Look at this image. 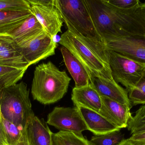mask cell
I'll return each mask as SVG.
<instances>
[{
	"mask_svg": "<svg viewBox=\"0 0 145 145\" xmlns=\"http://www.w3.org/2000/svg\"><path fill=\"white\" fill-rule=\"evenodd\" d=\"M84 1L101 38L105 35L145 37V19L140 4L124 9L112 6L106 0Z\"/></svg>",
	"mask_w": 145,
	"mask_h": 145,
	"instance_id": "6da1fadb",
	"label": "cell"
},
{
	"mask_svg": "<svg viewBox=\"0 0 145 145\" xmlns=\"http://www.w3.org/2000/svg\"><path fill=\"white\" fill-rule=\"evenodd\" d=\"M60 37L59 43L69 50L89 73L91 77L113 79L109 64L107 49L104 42L80 34L71 27Z\"/></svg>",
	"mask_w": 145,
	"mask_h": 145,
	"instance_id": "7a4b0ae2",
	"label": "cell"
},
{
	"mask_svg": "<svg viewBox=\"0 0 145 145\" xmlns=\"http://www.w3.org/2000/svg\"><path fill=\"white\" fill-rule=\"evenodd\" d=\"M71 79L51 61L36 66L34 71L31 93L33 99L44 105L51 104L63 98Z\"/></svg>",
	"mask_w": 145,
	"mask_h": 145,
	"instance_id": "3957f363",
	"label": "cell"
},
{
	"mask_svg": "<svg viewBox=\"0 0 145 145\" xmlns=\"http://www.w3.org/2000/svg\"><path fill=\"white\" fill-rule=\"evenodd\" d=\"M0 114L15 125L26 127L35 114L26 83L21 81L0 91Z\"/></svg>",
	"mask_w": 145,
	"mask_h": 145,
	"instance_id": "277c9868",
	"label": "cell"
},
{
	"mask_svg": "<svg viewBox=\"0 0 145 145\" xmlns=\"http://www.w3.org/2000/svg\"><path fill=\"white\" fill-rule=\"evenodd\" d=\"M58 3L67 27L84 36L103 42L93 24L84 0H58Z\"/></svg>",
	"mask_w": 145,
	"mask_h": 145,
	"instance_id": "5b68a950",
	"label": "cell"
},
{
	"mask_svg": "<svg viewBox=\"0 0 145 145\" xmlns=\"http://www.w3.org/2000/svg\"><path fill=\"white\" fill-rule=\"evenodd\" d=\"M109 64L113 80L129 92L142 76L145 66L126 56L107 49Z\"/></svg>",
	"mask_w": 145,
	"mask_h": 145,
	"instance_id": "8992f818",
	"label": "cell"
},
{
	"mask_svg": "<svg viewBox=\"0 0 145 145\" xmlns=\"http://www.w3.org/2000/svg\"><path fill=\"white\" fill-rule=\"evenodd\" d=\"M31 12L46 32L54 38L61 32L64 23L58 0H28Z\"/></svg>",
	"mask_w": 145,
	"mask_h": 145,
	"instance_id": "52a82bcc",
	"label": "cell"
},
{
	"mask_svg": "<svg viewBox=\"0 0 145 145\" xmlns=\"http://www.w3.org/2000/svg\"><path fill=\"white\" fill-rule=\"evenodd\" d=\"M102 39L107 49L145 66V37L105 35Z\"/></svg>",
	"mask_w": 145,
	"mask_h": 145,
	"instance_id": "ba28073f",
	"label": "cell"
},
{
	"mask_svg": "<svg viewBox=\"0 0 145 145\" xmlns=\"http://www.w3.org/2000/svg\"><path fill=\"white\" fill-rule=\"evenodd\" d=\"M16 45L29 66L54 55L58 46L54 39L45 31L25 43Z\"/></svg>",
	"mask_w": 145,
	"mask_h": 145,
	"instance_id": "9c48e42d",
	"label": "cell"
},
{
	"mask_svg": "<svg viewBox=\"0 0 145 145\" xmlns=\"http://www.w3.org/2000/svg\"><path fill=\"white\" fill-rule=\"evenodd\" d=\"M46 123L60 132L82 134L88 130L77 107H56L48 115Z\"/></svg>",
	"mask_w": 145,
	"mask_h": 145,
	"instance_id": "30bf717a",
	"label": "cell"
},
{
	"mask_svg": "<svg viewBox=\"0 0 145 145\" xmlns=\"http://www.w3.org/2000/svg\"><path fill=\"white\" fill-rule=\"evenodd\" d=\"M101 106L99 113L119 129L127 127L132 117L131 107L109 98L101 96Z\"/></svg>",
	"mask_w": 145,
	"mask_h": 145,
	"instance_id": "8fae6325",
	"label": "cell"
},
{
	"mask_svg": "<svg viewBox=\"0 0 145 145\" xmlns=\"http://www.w3.org/2000/svg\"><path fill=\"white\" fill-rule=\"evenodd\" d=\"M90 83L101 96H104L121 104L127 105L132 108V104L129 98L128 92L113 79L101 77H91Z\"/></svg>",
	"mask_w": 145,
	"mask_h": 145,
	"instance_id": "7c38bea8",
	"label": "cell"
},
{
	"mask_svg": "<svg viewBox=\"0 0 145 145\" xmlns=\"http://www.w3.org/2000/svg\"><path fill=\"white\" fill-rule=\"evenodd\" d=\"M0 65L26 70L29 66L12 37L8 35H0Z\"/></svg>",
	"mask_w": 145,
	"mask_h": 145,
	"instance_id": "4fadbf2b",
	"label": "cell"
},
{
	"mask_svg": "<svg viewBox=\"0 0 145 145\" xmlns=\"http://www.w3.org/2000/svg\"><path fill=\"white\" fill-rule=\"evenodd\" d=\"M43 119L34 115L26 127L28 145H52L53 133Z\"/></svg>",
	"mask_w": 145,
	"mask_h": 145,
	"instance_id": "5bb4252c",
	"label": "cell"
},
{
	"mask_svg": "<svg viewBox=\"0 0 145 145\" xmlns=\"http://www.w3.org/2000/svg\"><path fill=\"white\" fill-rule=\"evenodd\" d=\"M71 100L75 107L87 108L98 113L101 106V96L91 83L82 87H74Z\"/></svg>",
	"mask_w": 145,
	"mask_h": 145,
	"instance_id": "9a60e30c",
	"label": "cell"
},
{
	"mask_svg": "<svg viewBox=\"0 0 145 145\" xmlns=\"http://www.w3.org/2000/svg\"><path fill=\"white\" fill-rule=\"evenodd\" d=\"M60 50L65 66L75 82V87H82L89 84L91 76L84 66L67 48L63 46Z\"/></svg>",
	"mask_w": 145,
	"mask_h": 145,
	"instance_id": "2e32d148",
	"label": "cell"
},
{
	"mask_svg": "<svg viewBox=\"0 0 145 145\" xmlns=\"http://www.w3.org/2000/svg\"><path fill=\"white\" fill-rule=\"evenodd\" d=\"M78 109L87 125L88 130L92 132L95 136L105 135L121 130L112 125L98 112L82 107Z\"/></svg>",
	"mask_w": 145,
	"mask_h": 145,
	"instance_id": "e0dca14e",
	"label": "cell"
},
{
	"mask_svg": "<svg viewBox=\"0 0 145 145\" xmlns=\"http://www.w3.org/2000/svg\"><path fill=\"white\" fill-rule=\"evenodd\" d=\"M44 31L42 26L32 14L7 35L12 37L16 44L20 45L33 39Z\"/></svg>",
	"mask_w": 145,
	"mask_h": 145,
	"instance_id": "ac0fdd59",
	"label": "cell"
},
{
	"mask_svg": "<svg viewBox=\"0 0 145 145\" xmlns=\"http://www.w3.org/2000/svg\"><path fill=\"white\" fill-rule=\"evenodd\" d=\"M32 14L31 11H0V35H7Z\"/></svg>",
	"mask_w": 145,
	"mask_h": 145,
	"instance_id": "d6986e66",
	"label": "cell"
},
{
	"mask_svg": "<svg viewBox=\"0 0 145 145\" xmlns=\"http://www.w3.org/2000/svg\"><path fill=\"white\" fill-rule=\"evenodd\" d=\"M0 121L4 129L8 145H28L26 127L15 125L1 115Z\"/></svg>",
	"mask_w": 145,
	"mask_h": 145,
	"instance_id": "ffe728a7",
	"label": "cell"
},
{
	"mask_svg": "<svg viewBox=\"0 0 145 145\" xmlns=\"http://www.w3.org/2000/svg\"><path fill=\"white\" fill-rule=\"evenodd\" d=\"M26 71L0 65V91L17 84L22 79Z\"/></svg>",
	"mask_w": 145,
	"mask_h": 145,
	"instance_id": "44dd1931",
	"label": "cell"
},
{
	"mask_svg": "<svg viewBox=\"0 0 145 145\" xmlns=\"http://www.w3.org/2000/svg\"><path fill=\"white\" fill-rule=\"evenodd\" d=\"M52 145H93L82 134L59 132L52 134Z\"/></svg>",
	"mask_w": 145,
	"mask_h": 145,
	"instance_id": "7402d4cb",
	"label": "cell"
},
{
	"mask_svg": "<svg viewBox=\"0 0 145 145\" xmlns=\"http://www.w3.org/2000/svg\"><path fill=\"white\" fill-rule=\"evenodd\" d=\"M128 96L132 104H145V70L136 85L128 92Z\"/></svg>",
	"mask_w": 145,
	"mask_h": 145,
	"instance_id": "603a6c76",
	"label": "cell"
},
{
	"mask_svg": "<svg viewBox=\"0 0 145 145\" xmlns=\"http://www.w3.org/2000/svg\"><path fill=\"white\" fill-rule=\"evenodd\" d=\"M124 136L120 130L105 135L93 136L90 142L93 145H118L124 139Z\"/></svg>",
	"mask_w": 145,
	"mask_h": 145,
	"instance_id": "cb8c5ba5",
	"label": "cell"
},
{
	"mask_svg": "<svg viewBox=\"0 0 145 145\" xmlns=\"http://www.w3.org/2000/svg\"><path fill=\"white\" fill-rule=\"evenodd\" d=\"M0 11H31L28 0H0Z\"/></svg>",
	"mask_w": 145,
	"mask_h": 145,
	"instance_id": "d4e9b609",
	"label": "cell"
},
{
	"mask_svg": "<svg viewBox=\"0 0 145 145\" xmlns=\"http://www.w3.org/2000/svg\"><path fill=\"white\" fill-rule=\"evenodd\" d=\"M110 4L121 9H131L140 4L139 0H106Z\"/></svg>",
	"mask_w": 145,
	"mask_h": 145,
	"instance_id": "484cf974",
	"label": "cell"
},
{
	"mask_svg": "<svg viewBox=\"0 0 145 145\" xmlns=\"http://www.w3.org/2000/svg\"><path fill=\"white\" fill-rule=\"evenodd\" d=\"M127 128L132 135L145 132V121H129Z\"/></svg>",
	"mask_w": 145,
	"mask_h": 145,
	"instance_id": "4316f807",
	"label": "cell"
},
{
	"mask_svg": "<svg viewBox=\"0 0 145 145\" xmlns=\"http://www.w3.org/2000/svg\"><path fill=\"white\" fill-rule=\"evenodd\" d=\"M129 121H145V104L141 106L137 111L135 116H132Z\"/></svg>",
	"mask_w": 145,
	"mask_h": 145,
	"instance_id": "83f0119b",
	"label": "cell"
},
{
	"mask_svg": "<svg viewBox=\"0 0 145 145\" xmlns=\"http://www.w3.org/2000/svg\"><path fill=\"white\" fill-rule=\"evenodd\" d=\"M129 139L134 141H145V132L132 135Z\"/></svg>",
	"mask_w": 145,
	"mask_h": 145,
	"instance_id": "f1b7e54d",
	"label": "cell"
},
{
	"mask_svg": "<svg viewBox=\"0 0 145 145\" xmlns=\"http://www.w3.org/2000/svg\"><path fill=\"white\" fill-rule=\"evenodd\" d=\"M0 144L4 145H8L6 135L1 121H0Z\"/></svg>",
	"mask_w": 145,
	"mask_h": 145,
	"instance_id": "f546056e",
	"label": "cell"
},
{
	"mask_svg": "<svg viewBox=\"0 0 145 145\" xmlns=\"http://www.w3.org/2000/svg\"><path fill=\"white\" fill-rule=\"evenodd\" d=\"M118 145H136L134 144L129 139H123L119 144Z\"/></svg>",
	"mask_w": 145,
	"mask_h": 145,
	"instance_id": "4dcf8cb0",
	"label": "cell"
},
{
	"mask_svg": "<svg viewBox=\"0 0 145 145\" xmlns=\"http://www.w3.org/2000/svg\"><path fill=\"white\" fill-rule=\"evenodd\" d=\"M131 140L134 144L136 145H145V141H134V140Z\"/></svg>",
	"mask_w": 145,
	"mask_h": 145,
	"instance_id": "1f68e13d",
	"label": "cell"
},
{
	"mask_svg": "<svg viewBox=\"0 0 145 145\" xmlns=\"http://www.w3.org/2000/svg\"><path fill=\"white\" fill-rule=\"evenodd\" d=\"M140 6H141V8H142L143 14H144V16L145 19V3H142L140 2Z\"/></svg>",
	"mask_w": 145,
	"mask_h": 145,
	"instance_id": "d6a6232c",
	"label": "cell"
},
{
	"mask_svg": "<svg viewBox=\"0 0 145 145\" xmlns=\"http://www.w3.org/2000/svg\"><path fill=\"white\" fill-rule=\"evenodd\" d=\"M0 145H4L2 144H0Z\"/></svg>",
	"mask_w": 145,
	"mask_h": 145,
	"instance_id": "836d02e7",
	"label": "cell"
},
{
	"mask_svg": "<svg viewBox=\"0 0 145 145\" xmlns=\"http://www.w3.org/2000/svg\"><path fill=\"white\" fill-rule=\"evenodd\" d=\"M0 115H1V114H0Z\"/></svg>",
	"mask_w": 145,
	"mask_h": 145,
	"instance_id": "e575fe53",
	"label": "cell"
}]
</instances>
